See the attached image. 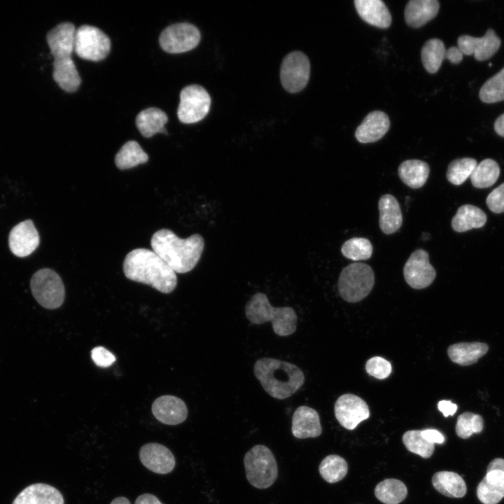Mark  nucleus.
I'll return each mask as SVG.
<instances>
[{
  "label": "nucleus",
  "instance_id": "1",
  "mask_svg": "<svg viewBox=\"0 0 504 504\" xmlns=\"http://www.w3.org/2000/svg\"><path fill=\"white\" fill-rule=\"evenodd\" d=\"M122 267L128 279L149 285L162 293H171L177 284L176 272L153 251L147 248L129 252Z\"/></svg>",
  "mask_w": 504,
  "mask_h": 504
},
{
  "label": "nucleus",
  "instance_id": "2",
  "mask_svg": "<svg viewBox=\"0 0 504 504\" xmlns=\"http://www.w3.org/2000/svg\"><path fill=\"white\" fill-rule=\"evenodd\" d=\"M153 251L176 273H186L197 264L204 247L202 235L194 234L186 239L179 238L169 229L155 232L150 239Z\"/></svg>",
  "mask_w": 504,
  "mask_h": 504
},
{
  "label": "nucleus",
  "instance_id": "3",
  "mask_svg": "<svg viewBox=\"0 0 504 504\" xmlns=\"http://www.w3.org/2000/svg\"><path fill=\"white\" fill-rule=\"evenodd\" d=\"M253 372L264 390L279 400L293 396L304 382V373L297 365L276 358L258 359Z\"/></svg>",
  "mask_w": 504,
  "mask_h": 504
},
{
  "label": "nucleus",
  "instance_id": "4",
  "mask_svg": "<svg viewBox=\"0 0 504 504\" xmlns=\"http://www.w3.org/2000/svg\"><path fill=\"white\" fill-rule=\"evenodd\" d=\"M245 314L254 324L271 321L274 333L279 336L290 335L297 328L298 316L292 307H272L267 295L260 292L253 295L246 302Z\"/></svg>",
  "mask_w": 504,
  "mask_h": 504
},
{
  "label": "nucleus",
  "instance_id": "5",
  "mask_svg": "<svg viewBox=\"0 0 504 504\" xmlns=\"http://www.w3.org/2000/svg\"><path fill=\"white\" fill-rule=\"evenodd\" d=\"M244 463L246 479L254 487L264 489L271 486L278 475V467L272 451L266 446L258 444L245 454Z\"/></svg>",
  "mask_w": 504,
  "mask_h": 504
},
{
  "label": "nucleus",
  "instance_id": "6",
  "mask_svg": "<svg viewBox=\"0 0 504 504\" xmlns=\"http://www.w3.org/2000/svg\"><path fill=\"white\" fill-rule=\"evenodd\" d=\"M374 284V274L368 265L354 262L344 267L338 281V290L343 300L358 302L364 299Z\"/></svg>",
  "mask_w": 504,
  "mask_h": 504
},
{
  "label": "nucleus",
  "instance_id": "7",
  "mask_svg": "<svg viewBox=\"0 0 504 504\" xmlns=\"http://www.w3.org/2000/svg\"><path fill=\"white\" fill-rule=\"evenodd\" d=\"M31 293L43 307L55 309L64 302L65 289L59 275L49 268L36 271L30 281Z\"/></svg>",
  "mask_w": 504,
  "mask_h": 504
},
{
  "label": "nucleus",
  "instance_id": "8",
  "mask_svg": "<svg viewBox=\"0 0 504 504\" xmlns=\"http://www.w3.org/2000/svg\"><path fill=\"white\" fill-rule=\"evenodd\" d=\"M111 50L109 37L98 27L84 24L76 30L74 51L84 59L100 61Z\"/></svg>",
  "mask_w": 504,
  "mask_h": 504
},
{
  "label": "nucleus",
  "instance_id": "9",
  "mask_svg": "<svg viewBox=\"0 0 504 504\" xmlns=\"http://www.w3.org/2000/svg\"><path fill=\"white\" fill-rule=\"evenodd\" d=\"M211 97L206 90L198 85H190L182 89L177 110L179 120L183 123H195L209 113Z\"/></svg>",
  "mask_w": 504,
  "mask_h": 504
},
{
  "label": "nucleus",
  "instance_id": "10",
  "mask_svg": "<svg viewBox=\"0 0 504 504\" xmlns=\"http://www.w3.org/2000/svg\"><path fill=\"white\" fill-rule=\"evenodd\" d=\"M200 38V32L195 26L180 22L166 27L160 34L159 42L165 52L181 53L195 48Z\"/></svg>",
  "mask_w": 504,
  "mask_h": 504
},
{
  "label": "nucleus",
  "instance_id": "11",
  "mask_svg": "<svg viewBox=\"0 0 504 504\" xmlns=\"http://www.w3.org/2000/svg\"><path fill=\"white\" fill-rule=\"evenodd\" d=\"M310 74V63L305 54L294 51L283 59L280 78L284 88L289 92L296 93L307 85Z\"/></svg>",
  "mask_w": 504,
  "mask_h": 504
},
{
  "label": "nucleus",
  "instance_id": "12",
  "mask_svg": "<svg viewBox=\"0 0 504 504\" xmlns=\"http://www.w3.org/2000/svg\"><path fill=\"white\" fill-rule=\"evenodd\" d=\"M407 284L414 289H422L434 281L436 272L429 262V255L423 249L414 251L409 257L403 268Z\"/></svg>",
  "mask_w": 504,
  "mask_h": 504
},
{
  "label": "nucleus",
  "instance_id": "13",
  "mask_svg": "<svg viewBox=\"0 0 504 504\" xmlns=\"http://www.w3.org/2000/svg\"><path fill=\"white\" fill-rule=\"evenodd\" d=\"M477 496L484 504H497L504 497V459L492 460L483 479L477 487Z\"/></svg>",
  "mask_w": 504,
  "mask_h": 504
},
{
  "label": "nucleus",
  "instance_id": "14",
  "mask_svg": "<svg viewBox=\"0 0 504 504\" xmlns=\"http://www.w3.org/2000/svg\"><path fill=\"white\" fill-rule=\"evenodd\" d=\"M334 410L340 424L348 430H354L370 416L367 403L358 396L351 393L340 396L335 403Z\"/></svg>",
  "mask_w": 504,
  "mask_h": 504
},
{
  "label": "nucleus",
  "instance_id": "15",
  "mask_svg": "<svg viewBox=\"0 0 504 504\" xmlns=\"http://www.w3.org/2000/svg\"><path fill=\"white\" fill-rule=\"evenodd\" d=\"M458 48L465 55H474L478 61L491 57L500 46V39L489 29L482 37L462 35L458 38Z\"/></svg>",
  "mask_w": 504,
  "mask_h": 504
},
{
  "label": "nucleus",
  "instance_id": "16",
  "mask_svg": "<svg viewBox=\"0 0 504 504\" xmlns=\"http://www.w3.org/2000/svg\"><path fill=\"white\" fill-rule=\"evenodd\" d=\"M39 243V234L31 220H26L17 224L10 232L9 248L18 257L29 255L36 250Z\"/></svg>",
  "mask_w": 504,
  "mask_h": 504
},
{
  "label": "nucleus",
  "instance_id": "17",
  "mask_svg": "<svg viewBox=\"0 0 504 504\" xmlns=\"http://www.w3.org/2000/svg\"><path fill=\"white\" fill-rule=\"evenodd\" d=\"M139 458L146 468L158 474L169 473L176 464L172 452L165 446L155 442L144 444L139 450Z\"/></svg>",
  "mask_w": 504,
  "mask_h": 504
},
{
  "label": "nucleus",
  "instance_id": "18",
  "mask_svg": "<svg viewBox=\"0 0 504 504\" xmlns=\"http://www.w3.org/2000/svg\"><path fill=\"white\" fill-rule=\"evenodd\" d=\"M154 416L167 425H177L183 422L188 416L185 402L174 396H162L155 400L151 407Z\"/></svg>",
  "mask_w": 504,
  "mask_h": 504
},
{
  "label": "nucleus",
  "instance_id": "19",
  "mask_svg": "<svg viewBox=\"0 0 504 504\" xmlns=\"http://www.w3.org/2000/svg\"><path fill=\"white\" fill-rule=\"evenodd\" d=\"M76 30L72 23L64 22L48 32L46 41L54 59L71 57L74 50Z\"/></svg>",
  "mask_w": 504,
  "mask_h": 504
},
{
  "label": "nucleus",
  "instance_id": "20",
  "mask_svg": "<svg viewBox=\"0 0 504 504\" xmlns=\"http://www.w3.org/2000/svg\"><path fill=\"white\" fill-rule=\"evenodd\" d=\"M291 431L298 439L316 438L322 433V427L318 412L307 406H300L292 417Z\"/></svg>",
  "mask_w": 504,
  "mask_h": 504
},
{
  "label": "nucleus",
  "instance_id": "21",
  "mask_svg": "<svg viewBox=\"0 0 504 504\" xmlns=\"http://www.w3.org/2000/svg\"><path fill=\"white\" fill-rule=\"evenodd\" d=\"M389 127L390 120L388 115L383 111H374L364 118L357 127L355 136L360 143L374 142L384 136Z\"/></svg>",
  "mask_w": 504,
  "mask_h": 504
},
{
  "label": "nucleus",
  "instance_id": "22",
  "mask_svg": "<svg viewBox=\"0 0 504 504\" xmlns=\"http://www.w3.org/2000/svg\"><path fill=\"white\" fill-rule=\"evenodd\" d=\"M12 504H64L59 490L43 483L31 484L24 489Z\"/></svg>",
  "mask_w": 504,
  "mask_h": 504
},
{
  "label": "nucleus",
  "instance_id": "23",
  "mask_svg": "<svg viewBox=\"0 0 504 504\" xmlns=\"http://www.w3.org/2000/svg\"><path fill=\"white\" fill-rule=\"evenodd\" d=\"M355 8L359 16L367 23L382 29L391 23V15L381 0H355Z\"/></svg>",
  "mask_w": 504,
  "mask_h": 504
},
{
  "label": "nucleus",
  "instance_id": "24",
  "mask_svg": "<svg viewBox=\"0 0 504 504\" xmlns=\"http://www.w3.org/2000/svg\"><path fill=\"white\" fill-rule=\"evenodd\" d=\"M379 227L386 234L396 232L402 224V214L396 198L390 194L382 195L379 200Z\"/></svg>",
  "mask_w": 504,
  "mask_h": 504
},
{
  "label": "nucleus",
  "instance_id": "25",
  "mask_svg": "<svg viewBox=\"0 0 504 504\" xmlns=\"http://www.w3.org/2000/svg\"><path fill=\"white\" fill-rule=\"evenodd\" d=\"M439 8L436 0H411L405 8V20L410 27L419 28L433 19Z\"/></svg>",
  "mask_w": 504,
  "mask_h": 504
},
{
  "label": "nucleus",
  "instance_id": "26",
  "mask_svg": "<svg viewBox=\"0 0 504 504\" xmlns=\"http://www.w3.org/2000/svg\"><path fill=\"white\" fill-rule=\"evenodd\" d=\"M52 77L63 90L73 92L79 88L81 79L71 57L55 59Z\"/></svg>",
  "mask_w": 504,
  "mask_h": 504
},
{
  "label": "nucleus",
  "instance_id": "27",
  "mask_svg": "<svg viewBox=\"0 0 504 504\" xmlns=\"http://www.w3.org/2000/svg\"><path fill=\"white\" fill-rule=\"evenodd\" d=\"M168 121L167 114L155 107L146 108L136 115V125L142 136L148 138L156 133L167 134L164 125Z\"/></svg>",
  "mask_w": 504,
  "mask_h": 504
},
{
  "label": "nucleus",
  "instance_id": "28",
  "mask_svg": "<svg viewBox=\"0 0 504 504\" xmlns=\"http://www.w3.org/2000/svg\"><path fill=\"white\" fill-rule=\"evenodd\" d=\"M434 488L441 494L451 498H461L467 491L466 484L458 474L451 471H439L432 477Z\"/></svg>",
  "mask_w": 504,
  "mask_h": 504
},
{
  "label": "nucleus",
  "instance_id": "29",
  "mask_svg": "<svg viewBox=\"0 0 504 504\" xmlns=\"http://www.w3.org/2000/svg\"><path fill=\"white\" fill-rule=\"evenodd\" d=\"M488 349L485 343H457L448 347L447 354L452 362L460 365H470L476 363Z\"/></svg>",
  "mask_w": 504,
  "mask_h": 504
},
{
  "label": "nucleus",
  "instance_id": "30",
  "mask_svg": "<svg viewBox=\"0 0 504 504\" xmlns=\"http://www.w3.org/2000/svg\"><path fill=\"white\" fill-rule=\"evenodd\" d=\"M486 215L479 208L470 204L461 206L451 220L453 230L463 232L473 228H479L484 225Z\"/></svg>",
  "mask_w": 504,
  "mask_h": 504
},
{
  "label": "nucleus",
  "instance_id": "31",
  "mask_svg": "<svg viewBox=\"0 0 504 504\" xmlns=\"http://www.w3.org/2000/svg\"><path fill=\"white\" fill-rule=\"evenodd\" d=\"M398 176L402 181L412 188L422 187L430 172L428 164L419 160L403 161L398 167Z\"/></svg>",
  "mask_w": 504,
  "mask_h": 504
},
{
  "label": "nucleus",
  "instance_id": "32",
  "mask_svg": "<svg viewBox=\"0 0 504 504\" xmlns=\"http://www.w3.org/2000/svg\"><path fill=\"white\" fill-rule=\"evenodd\" d=\"M148 160V155L136 141L126 142L115 157V164L121 170L132 168Z\"/></svg>",
  "mask_w": 504,
  "mask_h": 504
},
{
  "label": "nucleus",
  "instance_id": "33",
  "mask_svg": "<svg viewBox=\"0 0 504 504\" xmlns=\"http://www.w3.org/2000/svg\"><path fill=\"white\" fill-rule=\"evenodd\" d=\"M374 495L384 504H398L406 498L407 489L399 479H386L375 486Z\"/></svg>",
  "mask_w": 504,
  "mask_h": 504
},
{
  "label": "nucleus",
  "instance_id": "34",
  "mask_svg": "<svg viewBox=\"0 0 504 504\" xmlns=\"http://www.w3.org/2000/svg\"><path fill=\"white\" fill-rule=\"evenodd\" d=\"M446 48L439 38H430L423 46L421 51L422 64L430 74L436 73L445 59Z\"/></svg>",
  "mask_w": 504,
  "mask_h": 504
},
{
  "label": "nucleus",
  "instance_id": "35",
  "mask_svg": "<svg viewBox=\"0 0 504 504\" xmlns=\"http://www.w3.org/2000/svg\"><path fill=\"white\" fill-rule=\"evenodd\" d=\"M499 174L500 168L497 162L491 159H485L477 164L470 179L475 187L485 188L495 183Z\"/></svg>",
  "mask_w": 504,
  "mask_h": 504
},
{
  "label": "nucleus",
  "instance_id": "36",
  "mask_svg": "<svg viewBox=\"0 0 504 504\" xmlns=\"http://www.w3.org/2000/svg\"><path fill=\"white\" fill-rule=\"evenodd\" d=\"M318 470L324 480L328 483H335L346 476L348 472V465L342 457L330 454L322 460Z\"/></svg>",
  "mask_w": 504,
  "mask_h": 504
},
{
  "label": "nucleus",
  "instance_id": "37",
  "mask_svg": "<svg viewBox=\"0 0 504 504\" xmlns=\"http://www.w3.org/2000/svg\"><path fill=\"white\" fill-rule=\"evenodd\" d=\"M477 164V161L470 158L454 160L448 166L447 178L451 183L459 186L471 176Z\"/></svg>",
  "mask_w": 504,
  "mask_h": 504
},
{
  "label": "nucleus",
  "instance_id": "38",
  "mask_svg": "<svg viewBox=\"0 0 504 504\" xmlns=\"http://www.w3.org/2000/svg\"><path fill=\"white\" fill-rule=\"evenodd\" d=\"M370 241L364 237H354L346 241L341 248L342 255L354 261L369 259L372 253Z\"/></svg>",
  "mask_w": 504,
  "mask_h": 504
},
{
  "label": "nucleus",
  "instance_id": "39",
  "mask_svg": "<svg viewBox=\"0 0 504 504\" xmlns=\"http://www.w3.org/2000/svg\"><path fill=\"white\" fill-rule=\"evenodd\" d=\"M479 98L485 103L504 100V67L484 83L479 91Z\"/></svg>",
  "mask_w": 504,
  "mask_h": 504
},
{
  "label": "nucleus",
  "instance_id": "40",
  "mask_svg": "<svg viewBox=\"0 0 504 504\" xmlns=\"http://www.w3.org/2000/svg\"><path fill=\"white\" fill-rule=\"evenodd\" d=\"M402 442L408 451L424 458H430L435 449L434 444L426 441L420 430L406 431L402 435Z\"/></svg>",
  "mask_w": 504,
  "mask_h": 504
},
{
  "label": "nucleus",
  "instance_id": "41",
  "mask_svg": "<svg viewBox=\"0 0 504 504\" xmlns=\"http://www.w3.org/2000/svg\"><path fill=\"white\" fill-rule=\"evenodd\" d=\"M483 426V419L480 415L466 412L458 416L456 433L459 438L467 439L473 433H481Z\"/></svg>",
  "mask_w": 504,
  "mask_h": 504
},
{
  "label": "nucleus",
  "instance_id": "42",
  "mask_svg": "<svg viewBox=\"0 0 504 504\" xmlns=\"http://www.w3.org/2000/svg\"><path fill=\"white\" fill-rule=\"evenodd\" d=\"M365 370L368 374L384 379L389 376L392 367L389 361L380 356L370 358L365 364Z\"/></svg>",
  "mask_w": 504,
  "mask_h": 504
},
{
  "label": "nucleus",
  "instance_id": "43",
  "mask_svg": "<svg viewBox=\"0 0 504 504\" xmlns=\"http://www.w3.org/2000/svg\"><path fill=\"white\" fill-rule=\"evenodd\" d=\"M489 209L496 214L504 212V183L493 189L487 196Z\"/></svg>",
  "mask_w": 504,
  "mask_h": 504
},
{
  "label": "nucleus",
  "instance_id": "44",
  "mask_svg": "<svg viewBox=\"0 0 504 504\" xmlns=\"http://www.w3.org/2000/svg\"><path fill=\"white\" fill-rule=\"evenodd\" d=\"M91 357L94 363L102 368L108 367L115 361V356L103 346L93 348Z\"/></svg>",
  "mask_w": 504,
  "mask_h": 504
},
{
  "label": "nucleus",
  "instance_id": "45",
  "mask_svg": "<svg viewBox=\"0 0 504 504\" xmlns=\"http://www.w3.org/2000/svg\"><path fill=\"white\" fill-rule=\"evenodd\" d=\"M421 434L426 441L433 444H442L444 442V435L435 429L422 430Z\"/></svg>",
  "mask_w": 504,
  "mask_h": 504
},
{
  "label": "nucleus",
  "instance_id": "46",
  "mask_svg": "<svg viewBox=\"0 0 504 504\" xmlns=\"http://www.w3.org/2000/svg\"><path fill=\"white\" fill-rule=\"evenodd\" d=\"M438 410L443 414L445 417L453 416L456 410L457 405L450 400H441L438 404Z\"/></svg>",
  "mask_w": 504,
  "mask_h": 504
},
{
  "label": "nucleus",
  "instance_id": "47",
  "mask_svg": "<svg viewBox=\"0 0 504 504\" xmlns=\"http://www.w3.org/2000/svg\"><path fill=\"white\" fill-rule=\"evenodd\" d=\"M463 54L458 47L451 46L446 51L445 58L452 64H458L463 59Z\"/></svg>",
  "mask_w": 504,
  "mask_h": 504
},
{
  "label": "nucleus",
  "instance_id": "48",
  "mask_svg": "<svg viewBox=\"0 0 504 504\" xmlns=\"http://www.w3.org/2000/svg\"><path fill=\"white\" fill-rule=\"evenodd\" d=\"M134 504H163L154 495L144 493L137 497Z\"/></svg>",
  "mask_w": 504,
  "mask_h": 504
},
{
  "label": "nucleus",
  "instance_id": "49",
  "mask_svg": "<svg viewBox=\"0 0 504 504\" xmlns=\"http://www.w3.org/2000/svg\"><path fill=\"white\" fill-rule=\"evenodd\" d=\"M494 129L498 135L504 137V113L496 119L494 123Z\"/></svg>",
  "mask_w": 504,
  "mask_h": 504
},
{
  "label": "nucleus",
  "instance_id": "50",
  "mask_svg": "<svg viewBox=\"0 0 504 504\" xmlns=\"http://www.w3.org/2000/svg\"><path fill=\"white\" fill-rule=\"evenodd\" d=\"M110 504H131L130 500L123 496H119L114 498Z\"/></svg>",
  "mask_w": 504,
  "mask_h": 504
}]
</instances>
